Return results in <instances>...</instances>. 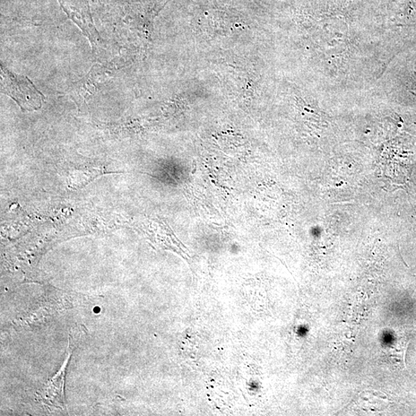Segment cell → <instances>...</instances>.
Returning <instances> with one entry per match:
<instances>
[{"label": "cell", "instance_id": "1", "mask_svg": "<svg viewBox=\"0 0 416 416\" xmlns=\"http://www.w3.org/2000/svg\"><path fill=\"white\" fill-rule=\"evenodd\" d=\"M67 357L64 365L57 374L47 381L37 393V400L45 405L47 408L55 409L59 411L66 410L64 385L65 379L69 361L72 357L73 346L69 340Z\"/></svg>", "mask_w": 416, "mask_h": 416}, {"label": "cell", "instance_id": "2", "mask_svg": "<svg viewBox=\"0 0 416 416\" xmlns=\"http://www.w3.org/2000/svg\"><path fill=\"white\" fill-rule=\"evenodd\" d=\"M4 91L10 95L23 109L35 110L41 108L42 95L32 83L23 77L4 73Z\"/></svg>", "mask_w": 416, "mask_h": 416}]
</instances>
